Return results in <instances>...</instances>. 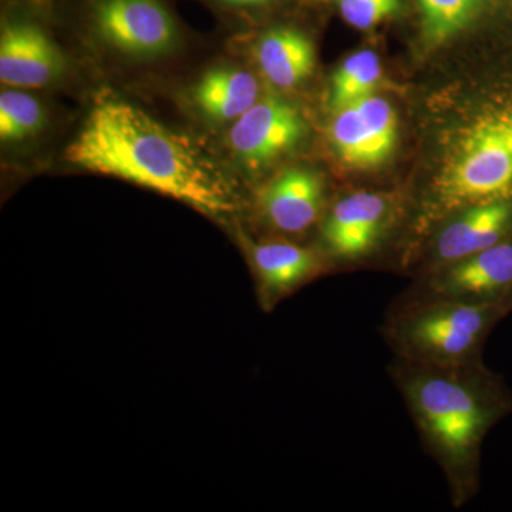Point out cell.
Segmentation results:
<instances>
[{
	"label": "cell",
	"instance_id": "20",
	"mask_svg": "<svg viewBox=\"0 0 512 512\" xmlns=\"http://www.w3.org/2000/svg\"><path fill=\"white\" fill-rule=\"evenodd\" d=\"M232 6H259L271 2V0H222Z\"/></svg>",
	"mask_w": 512,
	"mask_h": 512
},
{
	"label": "cell",
	"instance_id": "18",
	"mask_svg": "<svg viewBox=\"0 0 512 512\" xmlns=\"http://www.w3.org/2000/svg\"><path fill=\"white\" fill-rule=\"evenodd\" d=\"M45 107L39 100L18 90L0 96V137L2 141H22L35 137L46 126Z\"/></svg>",
	"mask_w": 512,
	"mask_h": 512
},
{
	"label": "cell",
	"instance_id": "12",
	"mask_svg": "<svg viewBox=\"0 0 512 512\" xmlns=\"http://www.w3.org/2000/svg\"><path fill=\"white\" fill-rule=\"evenodd\" d=\"M325 208V184L315 171L288 168L259 195V210L269 227L299 235L320 221Z\"/></svg>",
	"mask_w": 512,
	"mask_h": 512
},
{
	"label": "cell",
	"instance_id": "17",
	"mask_svg": "<svg viewBox=\"0 0 512 512\" xmlns=\"http://www.w3.org/2000/svg\"><path fill=\"white\" fill-rule=\"evenodd\" d=\"M424 36L434 45L466 29L480 15L484 0H417Z\"/></svg>",
	"mask_w": 512,
	"mask_h": 512
},
{
	"label": "cell",
	"instance_id": "10",
	"mask_svg": "<svg viewBox=\"0 0 512 512\" xmlns=\"http://www.w3.org/2000/svg\"><path fill=\"white\" fill-rule=\"evenodd\" d=\"M330 138L336 154L348 167L375 168L396 146V113L389 101L373 94L338 111Z\"/></svg>",
	"mask_w": 512,
	"mask_h": 512
},
{
	"label": "cell",
	"instance_id": "3",
	"mask_svg": "<svg viewBox=\"0 0 512 512\" xmlns=\"http://www.w3.org/2000/svg\"><path fill=\"white\" fill-rule=\"evenodd\" d=\"M511 313L505 306L393 302L380 333L397 359L421 365H468L484 360L491 332Z\"/></svg>",
	"mask_w": 512,
	"mask_h": 512
},
{
	"label": "cell",
	"instance_id": "14",
	"mask_svg": "<svg viewBox=\"0 0 512 512\" xmlns=\"http://www.w3.org/2000/svg\"><path fill=\"white\" fill-rule=\"evenodd\" d=\"M259 69L281 90L301 86L315 67V46L305 33L293 28L268 30L255 47Z\"/></svg>",
	"mask_w": 512,
	"mask_h": 512
},
{
	"label": "cell",
	"instance_id": "9",
	"mask_svg": "<svg viewBox=\"0 0 512 512\" xmlns=\"http://www.w3.org/2000/svg\"><path fill=\"white\" fill-rule=\"evenodd\" d=\"M512 238V200L481 202L448 215L434 231L416 275Z\"/></svg>",
	"mask_w": 512,
	"mask_h": 512
},
{
	"label": "cell",
	"instance_id": "1",
	"mask_svg": "<svg viewBox=\"0 0 512 512\" xmlns=\"http://www.w3.org/2000/svg\"><path fill=\"white\" fill-rule=\"evenodd\" d=\"M67 163L130 181L210 215L235 210L234 190L190 138L134 104L103 94L64 151Z\"/></svg>",
	"mask_w": 512,
	"mask_h": 512
},
{
	"label": "cell",
	"instance_id": "19",
	"mask_svg": "<svg viewBox=\"0 0 512 512\" xmlns=\"http://www.w3.org/2000/svg\"><path fill=\"white\" fill-rule=\"evenodd\" d=\"M342 18L353 28H375L383 20L399 12L400 0H333Z\"/></svg>",
	"mask_w": 512,
	"mask_h": 512
},
{
	"label": "cell",
	"instance_id": "16",
	"mask_svg": "<svg viewBox=\"0 0 512 512\" xmlns=\"http://www.w3.org/2000/svg\"><path fill=\"white\" fill-rule=\"evenodd\" d=\"M382 74L380 59L372 50H362L349 56L333 76L330 106L339 111L373 96Z\"/></svg>",
	"mask_w": 512,
	"mask_h": 512
},
{
	"label": "cell",
	"instance_id": "7",
	"mask_svg": "<svg viewBox=\"0 0 512 512\" xmlns=\"http://www.w3.org/2000/svg\"><path fill=\"white\" fill-rule=\"evenodd\" d=\"M392 211V202L379 192H352L336 201L320 227L330 261L350 266L375 255L392 222Z\"/></svg>",
	"mask_w": 512,
	"mask_h": 512
},
{
	"label": "cell",
	"instance_id": "2",
	"mask_svg": "<svg viewBox=\"0 0 512 512\" xmlns=\"http://www.w3.org/2000/svg\"><path fill=\"white\" fill-rule=\"evenodd\" d=\"M389 375L409 410L427 456L447 481L454 508L478 493L485 437L512 413V392L485 366H434L393 357Z\"/></svg>",
	"mask_w": 512,
	"mask_h": 512
},
{
	"label": "cell",
	"instance_id": "13",
	"mask_svg": "<svg viewBox=\"0 0 512 512\" xmlns=\"http://www.w3.org/2000/svg\"><path fill=\"white\" fill-rule=\"evenodd\" d=\"M251 258L262 298L268 306L301 288L325 268L315 251L292 242L255 244L251 249Z\"/></svg>",
	"mask_w": 512,
	"mask_h": 512
},
{
	"label": "cell",
	"instance_id": "5",
	"mask_svg": "<svg viewBox=\"0 0 512 512\" xmlns=\"http://www.w3.org/2000/svg\"><path fill=\"white\" fill-rule=\"evenodd\" d=\"M448 301L512 311V238L416 276L393 302Z\"/></svg>",
	"mask_w": 512,
	"mask_h": 512
},
{
	"label": "cell",
	"instance_id": "15",
	"mask_svg": "<svg viewBox=\"0 0 512 512\" xmlns=\"http://www.w3.org/2000/svg\"><path fill=\"white\" fill-rule=\"evenodd\" d=\"M192 99L208 119L235 121L259 100V83L247 70L217 67L198 80Z\"/></svg>",
	"mask_w": 512,
	"mask_h": 512
},
{
	"label": "cell",
	"instance_id": "11",
	"mask_svg": "<svg viewBox=\"0 0 512 512\" xmlns=\"http://www.w3.org/2000/svg\"><path fill=\"white\" fill-rule=\"evenodd\" d=\"M67 60L49 35L30 22H9L0 36V80L25 89H42L66 73Z\"/></svg>",
	"mask_w": 512,
	"mask_h": 512
},
{
	"label": "cell",
	"instance_id": "6",
	"mask_svg": "<svg viewBox=\"0 0 512 512\" xmlns=\"http://www.w3.org/2000/svg\"><path fill=\"white\" fill-rule=\"evenodd\" d=\"M92 23L101 42L131 59L168 56L180 43L177 23L160 0H96Z\"/></svg>",
	"mask_w": 512,
	"mask_h": 512
},
{
	"label": "cell",
	"instance_id": "4",
	"mask_svg": "<svg viewBox=\"0 0 512 512\" xmlns=\"http://www.w3.org/2000/svg\"><path fill=\"white\" fill-rule=\"evenodd\" d=\"M512 200V107L485 111L451 148L424 202L421 221L439 222L481 202Z\"/></svg>",
	"mask_w": 512,
	"mask_h": 512
},
{
	"label": "cell",
	"instance_id": "8",
	"mask_svg": "<svg viewBox=\"0 0 512 512\" xmlns=\"http://www.w3.org/2000/svg\"><path fill=\"white\" fill-rule=\"evenodd\" d=\"M306 133L301 111L289 101L265 97L234 121L228 143L245 167L259 170L301 144Z\"/></svg>",
	"mask_w": 512,
	"mask_h": 512
}]
</instances>
